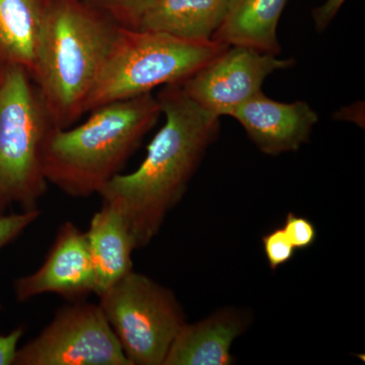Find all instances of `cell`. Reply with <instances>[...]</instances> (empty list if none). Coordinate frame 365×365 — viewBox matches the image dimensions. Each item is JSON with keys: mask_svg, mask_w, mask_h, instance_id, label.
<instances>
[{"mask_svg": "<svg viewBox=\"0 0 365 365\" xmlns=\"http://www.w3.org/2000/svg\"><path fill=\"white\" fill-rule=\"evenodd\" d=\"M157 98L165 121L143 163L113 178L98 194L123 215L136 249L157 237L220 134V118L187 97L179 83L163 86Z\"/></svg>", "mask_w": 365, "mask_h": 365, "instance_id": "cell-1", "label": "cell"}, {"mask_svg": "<svg viewBox=\"0 0 365 365\" xmlns=\"http://www.w3.org/2000/svg\"><path fill=\"white\" fill-rule=\"evenodd\" d=\"M81 125L53 127L43 151L48 184L73 198L98 194L162 116L153 93L101 106Z\"/></svg>", "mask_w": 365, "mask_h": 365, "instance_id": "cell-2", "label": "cell"}, {"mask_svg": "<svg viewBox=\"0 0 365 365\" xmlns=\"http://www.w3.org/2000/svg\"><path fill=\"white\" fill-rule=\"evenodd\" d=\"M117 29L86 0H48L33 78L55 128L86 114Z\"/></svg>", "mask_w": 365, "mask_h": 365, "instance_id": "cell-3", "label": "cell"}, {"mask_svg": "<svg viewBox=\"0 0 365 365\" xmlns=\"http://www.w3.org/2000/svg\"><path fill=\"white\" fill-rule=\"evenodd\" d=\"M230 46L215 40H186L167 33L118 26L116 35L86 113L101 106L181 83Z\"/></svg>", "mask_w": 365, "mask_h": 365, "instance_id": "cell-4", "label": "cell"}, {"mask_svg": "<svg viewBox=\"0 0 365 365\" xmlns=\"http://www.w3.org/2000/svg\"><path fill=\"white\" fill-rule=\"evenodd\" d=\"M53 124L32 74L0 67V215L39 209L48 190L43 151Z\"/></svg>", "mask_w": 365, "mask_h": 365, "instance_id": "cell-5", "label": "cell"}, {"mask_svg": "<svg viewBox=\"0 0 365 365\" xmlns=\"http://www.w3.org/2000/svg\"><path fill=\"white\" fill-rule=\"evenodd\" d=\"M98 297L131 365H163L187 323L174 292L133 270Z\"/></svg>", "mask_w": 365, "mask_h": 365, "instance_id": "cell-6", "label": "cell"}, {"mask_svg": "<svg viewBox=\"0 0 365 365\" xmlns=\"http://www.w3.org/2000/svg\"><path fill=\"white\" fill-rule=\"evenodd\" d=\"M71 302L19 348L14 365H131L98 304Z\"/></svg>", "mask_w": 365, "mask_h": 365, "instance_id": "cell-7", "label": "cell"}, {"mask_svg": "<svg viewBox=\"0 0 365 365\" xmlns=\"http://www.w3.org/2000/svg\"><path fill=\"white\" fill-rule=\"evenodd\" d=\"M295 64L242 47H228L220 56L179 83L187 97L220 118L230 116L240 106L262 93L264 81L273 72Z\"/></svg>", "mask_w": 365, "mask_h": 365, "instance_id": "cell-8", "label": "cell"}, {"mask_svg": "<svg viewBox=\"0 0 365 365\" xmlns=\"http://www.w3.org/2000/svg\"><path fill=\"white\" fill-rule=\"evenodd\" d=\"M14 290L20 302L46 294H57L69 302L96 294L95 270L86 232L73 222H64L44 263L35 272L14 281Z\"/></svg>", "mask_w": 365, "mask_h": 365, "instance_id": "cell-9", "label": "cell"}, {"mask_svg": "<svg viewBox=\"0 0 365 365\" xmlns=\"http://www.w3.org/2000/svg\"><path fill=\"white\" fill-rule=\"evenodd\" d=\"M252 143L268 155L299 150L311 136L319 115L304 101L281 103L258 93L232 113Z\"/></svg>", "mask_w": 365, "mask_h": 365, "instance_id": "cell-10", "label": "cell"}, {"mask_svg": "<svg viewBox=\"0 0 365 365\" xmlns=\"http://www.w3.org/2000/svg\"><path fill=\"white\" fill-rule=\"evenodd\" d=\"M248 314L225 307L207 318L185 324L178 333L163 365H230L232 347L248 329Z\"/></svg>", "mask_w": 365, "mask_h": 365, "instance_id": "cell-11", "label": "cell"}, {"mask_svg": "<svg viewBox=\"0 0 365 365\" xmlns=\"http://www.w3.org/2000/svg\"><path fill=\"white\" fill-rule=\"evenodd\" d=\"M86 235L98 297L133 271L136 244L123 215L107 203L91 217Z\"/></svg>", "mask_w": 365, "mask_h": 365, "instance_id": "cell-12", "label": "cell"}, {"mask_svg": "<svg viewBox=\"0 0 365 365\" xmlns=\"http://www.w3.org/2000/svg\"><path fill=\"white\" fill-rule=\"evenodd\" d=\"M288 0H227V13L211 39L279 56L277 26Z\"/></svg>", "mask_w": 365, "mask_h": 365, "instance_id": "cell-13", "label": "cell"}, {"mask_svg": "<svg viewBox=\"0 0 365 365\" xmlns=\"http://www.w3.org/2000/svg\"><path fill=\"white\" fill-rule=\"evenodd\" d=\"M48 0H0V67L20 66L33 76Z\"/></svg>", "mask_w": 365, "mask_h": 365, "instance_id": "cell-14", "label": "cell"}, {"mask_svg": "<svg viewBox=\"0 0 365 365\" xmlns=\"http://www.w3.org/2000/svg\"><path fill=\"white\" fill-rule=\"evenodd\" d=\"M227 0H155L138 29L186 40H210L227 13Z\"/></svg>", "mask_w": 365, "mask_h": 365, "instance_id": "cell-15", "label": "cell"}, {"mask_svg": "<svg viewBox=\"0 0 365 365\" xmlns=\"http://www.w3.org/2000/svg\"><path fill=\"white\" fill-rule=\"evenodd\" d=\"M116 25L138 29L144 13L155 0H86Z\"/></svg>", "mask_w": 365, "mask_h": 365, "instance_id": "cell-16", "label": "cell"}, {"mask_svg": "<svg viewBox=\"0 0 365 365\" xmlns=\"http://www.w3.org/2000/svg\"><path fill=\"white\" fill-rule=\"evenodd\" d=\"M263 251L272 270L288 263L294 258L295 248L282 227L276 228L262 237Z\"/></svg>", "mask_w": 365, "mask_h": 365, "instance_id": "cell-17", "label": "cell"}, {"mask_svg": "<svg viewBox=\"0 0 365 365\" xmlns=\"http://www.w3.org/2000/svg\"><path fill=\"white\" fill-rule=\"evenodd\" d=\"M40 215L39 209H34L0 215V250L18 239L26 228L39 218Z\"/></svg>", "mask_w": 365, "mask_h": 365, "instance_id": "cell-18", "label": "cell"}, {"mask_svg": "<svg viewBox=\"0 0 365 365\" xmlns=\"http://www.w3.org/2000/svg\"><path fill=\"white\" fill-rule=\"evenodd\" d=\"M295 250H304L313 246L317 239L314 223L304 216L289 212L282 227Z\"/></svg>", "mask_w": 365, "mask_h": 365, "instance_id": "cell-19", "label": "cell"}, {"mask_svg": "<svg viewBox=\"0 0 365 365\" xmlns=\"http://www.w3.org/2000/svg\"><path fill=\"white\" fill-rule=\"evenodd\" d=\"M347 0H326L321 6L314 7L312 16L317 32L322 33L331 25Z\"/></svg>", "mask_w": 365, "mask_h": 365, "instance_id": "cell-20", "label": "cell"}, {"mask_svg": "<svg viewBox=\"0 0 365 365\" xmlns=\"http://www.w3.org/2000/svg\"><path fill=\"white\" fill-rule=\"evenodd\" d=\"M24 333L25 328L18 327L6 335H0V365H14Z\"/></svg>", "mask_w": 365, "mask_h": 365, "instance_id": "cell-21", "label": "cell"}]
</instances>
